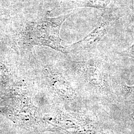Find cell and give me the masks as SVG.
Here are the masks:
<instances>
[{
	"mask_svg": "<svg viewBox=\"0 0 134 134\" xmlns=\"http://www.w3.org/2000/svg\"><path fill=\"white\" fill-rule=\"evenodd\" d=\"M20 61L19 55L0 39V90L8 85L13 69Z\"/></svg>",
	"mask_w": 134,
	"mask_h": 134,
	"instance_id": "cell-2",
	"label": "cell"
},
{
	"mask_svg": "<svg viewBox=\"0 0 134 134\" xmlns=\"http://www.w3.org/2000/svg\"><path fill=\"white\" fill-rule=\"evenodd\" d=\"M70 15L57 18L39 17L32 19H13L0 21V39L19 54L22 48L30 49L35 46H47L67 54L61 45L60 30Z\"/></svg>",
	"mask_w": 134,
	"mask_h": 134,
	"instance_id": "cell-1",
	"label": "cell"
},
{
	"mask_svg": "<svg viewBox=\"0 0 134 134\" xmlns=\"http://www.w3.org/2000/svg\"><path fill=\"white\" fill-rule=\"evenodd\" d=\"M126 53L130 57L133 58L134 59V43L132 45L131 47H130L127 50V51L126 52Z\"/></svg>",
	"mask_w": 134,
	"mask_h": 134,
	"instance_id": "cell-5",
	"label": "cell"
},
{
	"mask_svg": "<svg viewBox=\"0 0 134 134\" xmlns=\"http://www.w3.org/2000/svg\"><path fill=\"white\" fill-rule=\"evenodd\" d=\"M7 14V12H4L3 10H2V9H0V17L4 15Z\"/></svg>",
	"mask_w": 134,
	"mask_h": 134,
	"instance_id": "cell-7",
	"label": "cell"
},
{
	"mask_svg": "<svg viewBox=\"0 0 134 134\" xmlns=\"http://www.w3.org/2000/svg\"><path fill=\"white\" fill-rule=\"evenodd\" d=\"M132 5H133V7L134 9V0H132Z\"/></svg>",
	"mask_w": 134,
	"mask_h": 134,
	"instance_id": "cell-8",
	"label": "cell"
},
{
	"mask_svg": "<svg viewBox=\"0 0 134 134\" xmlns=\"http://www.w3.org/2000/svg\"><path fill=\"white\" fill-rule=\"evenodd\" d=\"M110 2V0H70L66 2L64 7L66 9L83 7L103 9L109 5Z\"/></svg>",
	"mask_w": 134,
	"mask_h": 134,
	"instance_id": "cell-4",
	"label": "cell"
},
{
	"mask_svg": "<svg viewBox=\"0 0 134 134\" xmlns=\"http://www.w3.org/2000/svg\"><path fill=\"white\" fill-rule=\"evenodd\" d=\"M125 89L127 90L128 91H129L131 93H134V86H125Z\"/></svg>",
	"mask_w": 134,
	"mask_h": 134,
	"instance_id": "cell-6",
	"label": "cell"
},
{
	"mask_svg": "<svg viewBox=\"0 0 134 134\" xmlns=\"http://www.w3.org/2000/svg\"><path fill=\"white\" fill-rule=\"evenodd\" d=\"M111 21V19H103L96 29L85 38L66 47L67 53L83 52L93 48L104 36Z\"/></svg>",
	"mask_w": 134,
	"mask_h": 134,
	"instance_id": "cell-3",
	"label": "cell"
}]
</instances>
